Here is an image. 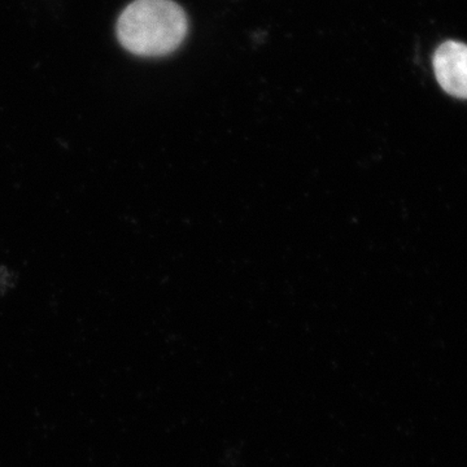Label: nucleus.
Returning a JSON list of instances; mask_svg holds the SVG:
<instances>
[{
  "instance_id": "obj_2",
  "label": "nucleus",
  "mask_w": 467,
  "mask_h": 467,
  "mask_svg": "<svg viewBox=\"0 0 467 467\" xmlns=\"http://www.w3.org/2000/svg\"><path fill=\"white\" fill-rule=\"evenodd\" d=\"M436 79L442 90L459 99H467V46L445 42L434 55Z\"/></svg>"
},
{
  "instance_id": "obj_1",
  "label": "nucleus",
  "mask_w": 467,
  "mask_h": 467,
  "mask_svg": "<svg viewBox=\"0 0 467 467\" xmlns=\"http://www.w3.org/2000/svg\"><path fill=\"white\" fill-rule=\"evenodd\" d=\"M187 27L186 14L173 0H135L117 21V36L131 54L159 57L180 47Z\"/></svg>"
}]
</instances>
